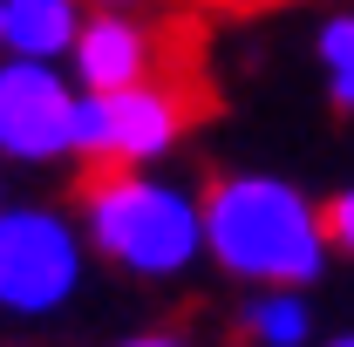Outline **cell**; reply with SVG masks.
Listing matches in <instances>:
<instances>
[{"instance_id": "obj_1", "label": "cell", "mask_w": 354, "mask_h": 347, "mask_svg": "<svg viewBox=\"0 0 354 347\" xmlns=\"http://www.w3.org/2000/svg\"><path fill=\"white\" fill-rule=\"evenodd\" d=\"M205 259L245 286H300L307 293L334 259L327 212L286 177L266 171L218 177L205 191Z\"/></svg>"}, {"instance_id": "obj_2", "label": "cell", "mask_w": 354, "mask_h": 347, "mask_svg": "<svg viewBox=\"0 0 354 347\" xmlns=\"http://www.w3.org/2000/svg\"><path fill=\"white\" fill-rule=\"evenodd\" d=\"M82 238L136 279H177L205 259V198L150 171H95L82 191Z\"/></svg>"}, {"instance_id": "obj_3", "label": "cell", "mask_w": 354, "mask_h": 347, "mask_svg": "<svg viewBox=\"0 0 354 347\" xmlns=\"http://www.w3.org/2000/svg\"><path fill=\"white\" fill-rule=\"evenodd\" d=\"M191 123L184 95L171 82H130L109 95H82L75 109V157H88L95 171H150L157 157H171L177 136Z\"/></svg>"}, {"instance_id": "obj_4", "label": "cell", "mask_w": 354, "mask_h": 347, "mask_svg": "<svg viewBox=\"0 0 354 347\" xmlns=\"http://www.w3.org/2000/svg\"><path fill=\"white\" fill-rule=\"evenodd\" d=\"M82 286V232L62 212L14 205L0 212V306L21 320L62 313Z\"/></svg>"}, {"instance_id": "obj_5", "label": "cell", "mask_w": 354, "mask_h": 347, "mask_svg": "<svg viewBox=\"0 0 354 347\" xmlns=\"http://www.w3.org/2000/svg\"><path fill=\"white\" fill-rule=\"evenodd\" d=\"M75 109H82V88L55 62L14 55L0 68V150L7 157H21V164L75 157Z\"/></svg>"}, {"instance_id": "obj_6", "label": "cell", "mask_w": 354, "mask_h": 347, "mask_svg": "<svg viewBox=\"0 0 354 347\" xmlns=\"http://www.w3.org/2000/svg\"><path fill=\"white\" fill-rule=\"evenodd\" d=\"M68 62H75L82 95H109V88H130V82L157 75V35L123 7H95L82 21V35H75V48H68Z\"/></svg>"}, {"instance_id": "obj_7", "label": "cell", "mask_w": 354, "mask_h": 347, "mask_svg": "<svg viewBox=\"0 0 354 347\" xmlns=\"http://www.w3.org/2000/svg\"><path fill=\"white\" fill-rule=\"evenodd\" d=\"M82 0H7L0 7V41L28 62H55L68 55L75 35H82Z\"/></svg>"}, {"instance_id": "obj_8", "label": "cell", "mask_w": 354, "mask_h": 347, "mask_svg": "<svg viewBox=\"0 0 354 347\" xmlns=\"http://www.w3.org/2000/svg\"><path fill=\"white\" fill-rule=\"evenodd\" d=\"M245 341L252 347H313V306L300 286H252L245 300Z\"/></svg>"}, {"instance_id": "obj_9", "label": "cell", "mask_w": 354, "mask_h": 347, "mask_svg": "<svg viewBox=\"0 0 354 347\" xmlns=\"http://www.w3.org/2000/svg\"><path fill=\"white\" fill-rule=\"evenodd\" d=\"M313 55H320V68H327V95H334V109H354V7H341V14L320 21Z\"/></svg>"}, {"instance_id": "obj_10", "label": "cell", "mask_w": 354, "mask_h": 347, "mask_svg": "<svg viewBox=\"0 0 354 347\" xmlns=\"http://www.w3.org/2000/svg\"><path fill=\"white\" fill-rule=\"evenodd\" d=\"M320 212H327V238H334V252H341V259H354V184H341Z\"/></svg>"}, {"instance_id": "obj_11", "label": "cell", "mask_w": 354, "mask_h": 347, "mask_svg": "<svg viewBox=\"0 0 354 347\" xmlns=\"http://www.w3.org/2000/svg\"><path fill=\"white\" fill-rule=\"evenodd\" d=\"M123 347H191V341H177V334H136V341H123Z\"/></svg>"}, {"instance_id": "obj_12", "label": "cell", "mask_w": 354, "mask_h": 347, "mask_svg": "<svg viewBox=\"0 0 354 347\" xmlns=\"http://www.w3.org/2000/svg\"><path fill=\"white\" fill-rule=\"evenodd\" d=\"M320 347H354V334H334V341H320Z\"/></svg>"}, {"instance_id": "obj_13", "label": "cell", "mask_w": 354, "mask_h": 347, "mask_svg": "<svg viewBox=\"0 0 354 347\" xmlns=\"http://www.w3.org/2000/svg\"><path fill=\"white\" fill-rule=\"evenodd\" d=\"M0 212H7V205H0Z\"/></svg>"}, {"instance_id": "obj_14", "label": "cell", "mask_w": 354, "mask_h": 347, "mask_svg": "<svg viewBox=\"0 0 354 347\" xmlns=\"http://www.w3.org/2000/svg\"><path fill=\"white\" fill-rule=\"evenodd\" d=\"M0 7H7V0H0Z\"/></svg>"}]
</instances>
